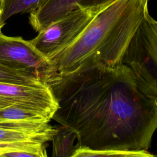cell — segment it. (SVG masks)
<instances>
[{
  "instance_id": "6da1fadb",
  "label": "cell",
  "mask_w": 157,
  "mask_h": 157,
  "mask_svg": "<svg viewBox=\"0 0 157 157\" xmlns=\"http://www.w3.org/2000/svg\"><path fill=\"white\" fill-rule=\"evenodd\" d=\"M58 107L53 116L92 150H148L157 129V96L123 63L55 74L47 81Z\"/></svg>"
},
{
  "instance_id": "7a4b0ae2",
  "label": "cell",
  "mask_w": 157,
  "mask_h": 157,
  "mask_svg": "<svg viewBox=\"0 0 157 157\" xmlns=\"http://www.w3.org/2000/svg\"><path fill=\"white\" fill-rule=\"evenodd\" d=\"M148 2L114 0L103 7L71 44L48 58L55 74L123 64L132 39L149 13Z\"/></svg>"
},
{
  "instance_id": "3957f363",
  "label": "cell",
  "mask_w": 157,
  "mask_h": 157,
  "mask_svg": "<svg viewBox=\"0 0 157 157\" xmlns=\"http://www.w3.org/2000/svg\"><path fill=\"white\" fill-rule=\"evenodd\" d=\"M123 63L144 89L157 96V20L149 13L132 39Z\"/></svg>"
},
{
  "instance_id": "277c9868",
  "label": "cell",
  "mask_w": 157,
  "mask_h": 157,
  "mask_svg": "<svg viewBox=\"0 0 157 157\" xmlns=\"http://www.w3.org/2000/svg\"><path fill=\"white\" fill-rule=\"evenodd\" d=\"M105 6L80 7L38 32L37 36L30 40V42L39 52L48 59L71 44L96 13Z\"/></svg>"
},
{
  "instance_id": "5b68a950",
  "label": "cell",
  "mask_w": 157,
  "mask_h": 157,
  "mask_svg": "<svg viewBox=\"0 0 157 157\" xmlns=\"http://www.w3.org/2000/svg\"><path fill=\"white\" fill-rule=\"evenodd\" d=\"M0 27V64L14 70L34 74L46 83L55 74L48 58L20 36L4 34Z\"/></svg>"
},
{
  "instance_id": "8992f818",
  "label": "cell",
  "mask_w": 157,
  "mask_h": 157,
  "mask_svg": "<svg viewBox=\"0 0 157 157\" xmlns=\"http://www.w3.org/2000/svg\"><path fill=\"white\" fill-rule=\"evenodd\" d=\"M11 105L37 110L50 119L58 107L47 84L39 86L0 82V108Z\"/></svg>"
},
{
  "instance_id": "52a82bcc",
  "label": "cell",
  "mask_w": 157,
  "mask_h": 157,
  "mask_svg": "<svg viewBox=\"0 0 157 157\" xmlns=\"http://www.w3.org/2000/svg\"><path fill=\"white\" fill-rule=\"evenodd\" d=\"M114 0H47L37 10L29 13V23L37 32L52 23L80 8L103 6Z\"/></svg>"
},
{
  "instance_id": "ba28073f",
  "label": "cell",
  "mask_w": 157,
  "mask_h": 157,
  "mask_svg": "<svg viewBox=\"0 0 157 157\" xmlns=\"http://www.w3.org/2000/svg\"><path fill=\"white\" fill-rule=\"evenodd\" d=\"M45 143L20 141L0 144V157H46Z\"/></svg>"
},
{
  "instance_id": "9c48e42d",
  "label": "cell",
  "mask_w": 157,
  "mask_h": 157,
  "mask_svg": "<svg viewBox=\"0 0 157 157\" xmlns=\"http://www.w3.org/2000/svg\"><path fill=\"white\" fill-rule=\"evenodd\" d=\"M76 139L77 135L72 129L63 125L56 128L52 139V156L53 157H73L77 148V144L74 145Z\"/></svg>"
},
{
  "instance_id": "30bf717a",
  "label": "cell",
  "mask_w": 157,
  "mask_h": 157,
  "mask_svg": "<svg viewBox=\"0 0 157 157\" xmlns=\"http://www.w3.org/2000/svg\"><path fill=\"white\" fill-rule=\"evenodd\" d=\"M0 120L49 123L51 119L37 110L20 105H11L0 108Z\"/></svg>"
},
{
  "instance_id": "8fae6325",
  "label": "cell",
  "mask_w": 157,
  "mask_h": 157,
  "mask_svg": "<svg viewBox=\"0 0 157 157\" xmlns=\"http://www.w3.org/2000/svg\"><path fill=\"white\" fill-rule=\"evenodd\" d=\"M47 0H4V6L0 18L3 26L6 21L18 13H31L44 5Z\"/></svg>"
},
{
  "instance_id": "7c38bea8",
  "label": "cell",
  "mask_w": 157,
  "mask_h": 157,
  "mask_svg": "<svg viewBox=\"0 0 157 157\" xmlns=\"http://www.w3.org/2000/svg\"><path fill=\"white\" fill-rule=\"evenodd\" d=\"M56 128L53 130L39 134H32L0 126V144L20 141H37L46 143L52 140Z\"/></svg>"
},
{
  "instance_id": "4fadbf2b",
  "label": "cell",
  "mask_w": 157,
  "mask_h": 157,
  "mask_svg": "<svg viewBox=\"0 0 157 157\" xmlns=\"http://www.w3.org/2000/svg\"><path fill=\"white\" fill-rule=\"evenodd\" d=\"M0 82L44 86L47 83L39 77L31 73L14 70L0 64Z\"/></svg>"
},
{
  "instance_id": "5bb4252c",
  "label": "cell",
  "mask_w": 157,
  "mask_h": 157,
  "mask_svg": "<svg viewBox=\"0 0 157 157\" xmlns=\"http://www.w3.org/2000/svg\"><path fill=\"white\" fill-rule=\"evenodd\" d=\"M156 155L150 153L148 150L131 151L120 150H92L85 147H78L73 157L86 156H118V157H153Z\"/></svg>"
},
{
  "instance_id": "9a60e30c",
  "label": "cell",
  "mask_w": 157,
  "mask_h": 157,
  "mask_svg": "<svg viewBox=\"0 0 157 157\" xmlns=\"http://www.w3.org/2000/svg\"><path fill=\"white\" fill-rule=\"evenodd\" d=\"M3 6H4V0H0V18H1V14H2V9H3ZM0 27L2 28L3 26H1V25H0Z\"/></svg>"
}]
</instances>
